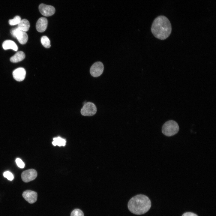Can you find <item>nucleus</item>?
Instances as JSON below:
<instances>
[{
  "label": "nucleus",
  "mask_w": 216,
  "mask_h": 216,
  "mask_svg": "<svg viewBox=\"0 0 216 216\" xmlns=\"http://www.w3.org/2000/svg\"><path fill=\"white\" fill-rule=\"evenodd\" d=\"M151 32L156 38L164 40L168 38L172 31V26L169 19L164 16H160L154 20Z\"/></svg>",
  "instance_id": "f257e3e1"
},
{
  "label": "nucleus",
  "mask_w": 216,
  "mask_h": 216,
  "mask_svg": "<svg viewBox=\"0 0 216 216\" xmlns=\"http://www.w3.org/2000/svg\"><path fill=\"white\" fill-rule=\"evenodd\" d=\"M151 205V201L148 197L143 194H138L130 199L128 202V208L133 213L141 215L147 212Z\"/></svg>",
  "instance_id": "f03ea898"
},
{
  "label": "nucleus",
  "mask_w": 216,
  "mask_h": 216,
  "mask_svg": "<svg viewBox=\"0 0 216 216\" xmlns=\"http://www.w3.org/2000/svg\"><path fill=\"white\" fill-rule=\"evenodd\" d=\"M179 130V127L178 123L172 120L168 121L163 124L162 131L165 135L170 136L176 134Z\"/></svg>",
  "instance_id": "7ed1b4c3"
},
{
  "label": "nucleus",
  "mask_w": 216,
  "mask_h": 216,
  "mask_svg": "<svg viewBox=\"0 0 216 216\" xmlns=\"http://www.w3.org/2000/svg\"><path fill=\"white\" fill-rule=\"evenodd\" d=\"M97 111L95 105L92 102L85 103L81 110V113L84 116H92L94 115Z\"/></svg>",
  "instance_id": "20e7f679"
},
{
  "label": "nucleus",
  "mask_w": 216,
  "mask_h": 216,
  "mask_svg": "<svg viewBox=\"0 0 216 216\" xmlns=\"http://www.w3.org/2000/svg\"><path fill=\"white\" fill-rule=\"evenodd\" d=\"M10 32L12 36L16 38L20 44H24L27 43L28 37L25 32L21 30L17 27L12 29Z\"/></svg>",
  "instance_id": "39448f33"
},
{
  "label": "nucleus",
  "mask_w": 216,
  "mask_h": 216,
  "mask_svg": "<svg viewBox=\"0 0 216 216\" xmlns=\"http://www.w3.org/2000/svg\"><path fill=\"white\" fill-rule=\"evenodd\" d=\"M104 69L103 64L100 62H95L91 67L90 73L94 77H98L103 73Z\"/></svg>",
  "instance_id": "423d86ee"
},
{
  "label": "nucleus",
  "mask_w": 216,
  "mask_h": 216,
  "mask_svg": "<svg viewBox=\"0 0 216 216\" xmlns=\"http://www.w3.org/2000/svg\"><path fill=\"white\" fill-rule=\"evenodd\" d=\"M36 171L34 169H29L23 171L21 174V178L25 182H28L35 179L37 176Z\"/></svg>",
  "instance_id": "0eeeda50"
},
{
  "label": "nucleus",
  "mask_w": 216,
  "mask_h": 216,
  "mask_svg": "<svg viewBox=\"0 0 216 216\" xmlns=\"http://www.w3.org/2000/svg\"><path fill=\"white\" fill-rule=\"evenodd\" d=\"M39 10L41 14L45 16H51L55 12V9L54 7L44 4H41L39 5Z\"/></svg>",
  "instance_id": "6e6552de"
},
{
  "label": "nucleus",
  "mask_w": 216,
  "mask_h": 216,
  "mask_svg": "<svg viewBox=\"0 0 216 216\" xmlns=\"http://www.w3.org/2000/svg\"><path fill=\"white\" fill-rule=\"evenodd\" d=\"M22 196L28 202L32 204L37 200L38 194L37 192L30 190H26L23 192Z\"/></svg>",
  "instance_id": "1a4fd4ad"
},
{
  "label": "nucleus",
  "mask_w": 216,
  "mask_h": 216,
  "mask_svg": "<svg viewBox=\"0 0 216 216\" xmlns=\"http://www.w3.org/2000/svg\"><path fill=\"white\" fill-rule=\"evenodd\" d=\"M14 79L17 81H22L25 78L26 71L23 68H19L14 70L12 73Z\"/></svg>",
  "instance_id": "9d476101"
},
{
  "label": "nucleus",
  "mask_w": 216,
  "mask_h": 216,
  "mask_svg": "<svg viewBox=\"0 0 216 216\" xmlns=\"http://www.w3.org/2000/svg\"><path fill=\"white\" fill-rule=\"evenodd\" d=\"M48 25V21L45 17H42L38 20L36 25V29L38 31L42 32L46 29Z\"/></svg>",
  "instance_id": "9b49d317"
},
{
  "label": "nucleus",
  "mask_w": 216,
  "mask_h": 216,
  "mask_svg": "<svg viewBox=\"0 0 216 216\" xmlns=\"http://www.w3.org/2000/svg\"><path fill=\"white\" fill-rule=\"evenodd\" d=\"M2 47L5 50L11 49L16 51L18 50L17 45L14 41L10 40H5L2 44Z\"/></svg>",
  "instance_id": "f8f14e48"
},
{
  "label": "nucleus",
  "mask_w": 216,
  "mask_h": 216,
  "mask_svg": "<svg viewBox=\"0 0 216 216\" xmlns=\"http://www.w3.org/2000/svg\"><path fill=\"white\" fill-rule=\"evenodd\" d=\"M25 57V55L24 53L22 51H19L11 57L10 61L13 63H16L22 61Z\"/></svg>",
  "instance_id": "ddd939ff"
},
{
  "label": "nucleus",
  "mask_w": 216,
  "mask_h": 216,
  "mask_svg": "<svg viewBox=\"0 0 216 216\" xmlns=\"http://www.w3.org/2000/svg\"><path fill=\"white\" fill-rule=\"evenodd\" d=\"M30 27L29 22L26 19L21 20V21L18 25L17 27L21 30L26 32L28 31Z\"/></svg>",
  "instance_id": "4468645a"
},
{
  "label": "nucleus",
  "mask_w": 216,
  "mask_h": 216,
  "mask_svg": "<svg viewBox=\"0 0 216 216\" xmlns=\"http://www.w3.org/2000/svg\"><path fill=\"white\" fill-rule=\"evenodd\" d=\"M66 143V140L65 139H63L60 137L58 136L53 138L52 144L55 146L56 145L59 146H64L65 145Z\"/></svg>",
  "instance_id": "2eb2a0df"
},
{
  "label": "nucleus",
  "mask_w": 216,
  "mask_h": 216,
  "mask_svg": "<svg viewBox=\"0 0 216 216\" xmlns=\"http://www.w3.org/2000/svg\"><path fill=\"white\" fill-rule=\"evenodd\" d=\"M40 40L41 44L45 48H48L50 47V41L46 36H42Z\"/></svg>",
  "instance_id": "dca6fc26"
},
{
  "label": "nucleus",
  "mask_w": 216,
  "mask_h": 216,
  "mask_svg": "<svg viewBox=\"0 0 216 216\" xmlns=\"http://www.w3.org/2000/svg\"><path fill=\"white\" fill-rule=\"evenodd\" d=\"M21 19L20 16H16L12 19H10L9 20V23L11 26H14L18 25L20 22Z\"/></svg>",
  "instance_id": "f3484780"
},
{
  "label": "nucleus",
  "mask_w": 216,
  "mask_h": 216,
  "mask_svg": "<svg viewBox=\"0 0 216 216\" xmlns=\"http://www.w3.org/2000/svg\"><path fill=\"white\" fill-rule=\"evenodd\" d=\"M70 216H84L82 211L79 209H75L71 212Z\"/></svg>",
  "instance_id": "a211bd4d"
},
{
  "label": "nucleus",
  "mask_w": 216,
  "mask_h": 216,
  "mask_svg": "<svg viewBox=\"0 0 216 216\" xmlns=\"http://www.w3.org/2000/svg\"><path fill=\"white\" fill-rule=\"evenodd\" d=\"M3 176L4 177L10 181L13 180L14 178L13 174L9 171L5 172L3 173Z\"/></svg>",
  "instance_id": "6ab92c4d"
},
{
  "label": "nucleus",
  "mask_w": 216,
  "mask_h": 216,
  "mask_svg": "<svg viewBox=\"0 0 216 216\" xmlns=\"http://www.w3.org/2000/svg\"><path fill=\"white\" fill-rule=\"evenodd\" d=\"M16 164L19 167L23 168L25 166V164L22 160L19 158H17L16 160Z\"/></svg>",
  "instance_id": "aec40b11"
},
{
  "label": "nucleus",
  "mask_w": 216,
  "mask_h": 216,
  "mask_svg": "<svg viewBox=\"0 0 216 216\" xmlns=\"http://www.w3.org/2000/svg\"><path fill=\"white\" fill-rule=\"evenodd\" d=\"M182 216H198L196 214L191 212H187L184 213Z\"/></svg>",
  "instance_id": "412c9836"
}]
</instances>
